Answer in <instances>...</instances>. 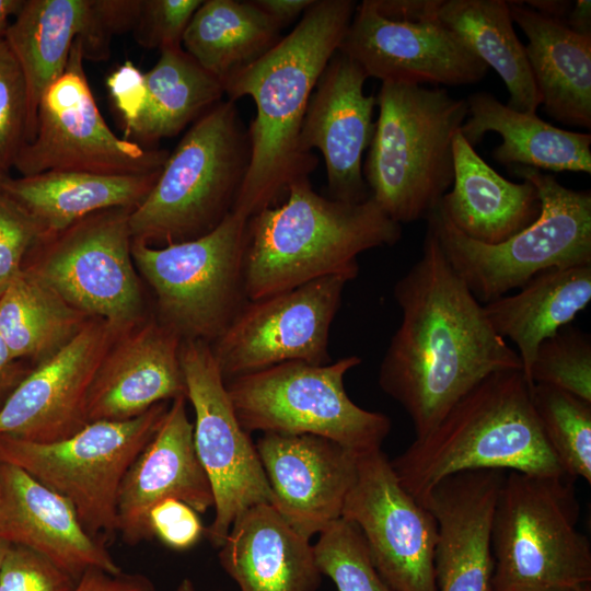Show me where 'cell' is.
<instances>
[{
    "mask_svg": "<svg viewBox=\"0 0 591 591\" xmlns=\"http://www.w3.org/2000/svg\"><path fill=\"white\" fill-rule=\"evenodd\" d=\"M402 320L382 359L379 385L409 416L416 438L488 375L521 370L519 354L427 229L421 257L394 286Z\"/></svg>",
    "mask_w": 591,
    "mask_h": 591,
    "instance_id": "1",
    "label": "cell"
},
{
    "mask_svg": "<svg viewBox=\"0 0 591 591\" xmlns=\"http://www.w3.org/2000/svg\"><path fill=\"white\" fill-rule=\"evenodd\" d=\"M356 7L352 0H315L287 36L224 80L228 100L251 96L256 105L247 127L250 165L232 212L248 219L275 206L292 182L314 171L316 157L300 148L302 123Z\"/></svg>",
    "mask_w": 591,
    "mask_h": 591,
    "instance_id": "2",
    "label": "cell"
},
{
    "mask_svg": "<svg viewBox=\"0 0 591 591\" xmlns=\"http://www.w3.org/2000/svg\"><path fill=\"white\" fill-rule=\"evenodd\" d=\"M286 195L283 204L247 219L244 278L248 300L328 276L352 280L361 253L393 245L402 236L401 224L371 197L357 204L327 198L312 188L309 177L292 182Z\"/></svg>",
    "mask_w": 591,
    "mask_h": 591,
    "instance_id": "3",
    "label": "cell"
},
{
    "mask_svg": "<svg viewBox=\"0 0 591 591\" xmlns=\"http://www.w3.org/2000/svg\"><path fill=\"white\" fill-rule=\"evenodd\" d=\"M521 370L488 375L391 465L420 503L448 476L476 470L565 475L537 421Z\"/></svg>",
    "mask_w": 591,
    "mask_h": 591,
    "instance_id": "4",
    "label": "cell"
},
{
    "mask_svg": "<svg viewBox=\"0 0 591 591\" xmlns=\"http://www.w3.org/2000/svg\"><path fill=\"white\" fill-rule=\"evenodd\" d=\"M376 105L362 166L370 197L398 224L427 219L453 183V139L467 102L444 88L384 81Z\"/></svg>",
    "mask_w": 591,
    "mask_h": 591,
    "instance_id": "5",
    "label": "cell"
},
{
    "mask_svg": "<svg viewBox=\"0 0 591 591\" xmlns=\"http://www.w3.org/2000/svg\"><path fill=\"white\" fill-rule=\"evenodd\" d=\"M250 160L247 127L235 102L222 100L193 123L130 213L132 240L167 245L216 229L233 210Z\"/></svg>",
    "mask_w": 591,
    "mask_h": 591,
    "instance_id": "6",
    "label": "cell"
},
{
    "mask_svg": "<svg viewBox=\"0 0 591 591\" xmlns=\"http://www.w3.org/2000/svg\"><path fill=\"white\" fill-rule=\"evenodd\" d=\"M572 478L510 471L491 525L493 591H567L591 583Z\"/></svg>",
    "mask_w": 591,
    "mask_h": 591,
    "instance_id": "7",
    "label": "cell"
},
{
    "mask_svg": "<svg viewBox=\"0 0 591 591\" xmlns=\"http://www.w3.org/2000/svg\"><path fill=\"white\" fill-rule=\"evenodd\" d=\"M510 169L535 186L541 212L506 241L486 244L467 237L439 206L426 219L452 268L482 304L520 289L540 273L591 265L590 190L568 188L537 169Z\"/></svg>",
    "mask_w": 591,
    "mask_h": 591,
    "instance_id": "8",
    "label": "cell"
},
{
    "mask_svg": "<svg viewBox=\"0 0 591 591\" xmlns=\"http://www.w3.org/2000/svg\"><path fill=\"white\" fill-rule=\"evenodd\" d=\"M360 363L355 355L322 366L283 362L225 381V387L246 432L314 434L361 455L381 449L391 420L346 393L344 378Z\"/></svg>",
    "mask_w": 591,
    "mask_h": 591,
    "instance_id": "9",
    "label": "cell"
},
{
    "mask_svg": "<svg viewBox=\"0 0 591 591\" xmlns=\"http://www.w3.org/2000/svg\"><path fill=\"white\" fill-rule=\"evenodd\" d=\"M247 218L231 212L199 237L155 247L132 240L131 255L155 299L157 318L182 340L212 344L247 302Z\"/></svg>",
    "mask_w": 591,
    "mask_h": 591,
    "instance_id": "10",
    "label": "cell"
},
{
    "mask_svg": "<svg viewBox=\"0 0 591 591\" xmlns=\"http://www.w3.org/2000/svg\"><path fill=\"white\" fill-rule=\"evenodd\" d=\"M170 402L121 421H91L74 434L35 442L0 434V463L18 466L63 496L95 538L116 534L123 478L155 433Z\"/></svg>",
    "mask_w": 591,
    "mask_h": 591,
    "instance_id": "11",
    "label": "cell"
},
{
    "mask_svg": "<svg viewBox=\"0 0 591 591\" xmlns=\"http://www.w3.org/2000/svg\"><path fill=\"white\" fill-rule=\"evenodd\" d=\"M134 210H102L39 236L22 269L88 316L105 321L119 333L132 328L151 315L131 255Z\"/></svg>",
    "mask_w": 591,
    "mask_h": 591,
    "instance_id": "12",
    "label": "cell"
},
{
    "mask_svg": "<svg viewBox=\"0 0 591 591\" xmlns=\"http://www.w3.org/2000/svg\"><path fill=\"white\" fill-rule=\"evenodd\" d=\"M77 37L63 73L40 97L34 138L13 169L21 176L51 170L111 175L160 172L170 154L119 138L104 120L86 79Z\"/></svg>",
    "mask_w": 591,
    "mask_h": 591,
    "instance_id": "13",
    "label": "cell"
},
{
    "mask_svg": "<svg viewBox=\"0 0 591 591\" xmlns=\"http://www.w3.org/2000/svg\"><path fill=\"white\" fill-rule=\"evenodd\" d=\"M186 397L194 413V445L213 494L215 517L206 529L219 548L247 509L273 505V494L250 433L240 424L210 344L182 340Z\"/></svg>",
    "mask_w": 591,
    "mask_h": 591,
    "instance_id": "14",
    "label": "cell"
},
{
    "mask_svg": "<svg viewBox=\"0 0 591 591\" xmlns=\"http://www.w3.org/2000/svg\"><path fill=\"white\" fill-rule=\"evenodd\" d=\"M343 276L247 300L210 348L224 381L283 362L329 363L331 325L343 291Z\"/></svg>",
    "mask_w": 591,
    "mask_h": 591,
    "instance_id": "15",
    "label": "cell"
},
{
    "mask_svg": "<svg viewBox=\"0 0 591 591\" xmlns=\"http://www.w3.org/2000/svg\"><path fill=\"white\" fill-rule=\"evenodd\" d=\"M341 518L358 528L373 566L394 590L437 591L436 519L404 489L381 449L358 456Z\"/></svg>",
    "mask_w": 591,
    "mask_h": 591,
    "instance_id": "16",
    "label": "cell"
},
{
    "mask_svg": "<svg viewBox=\"0 0 591 591\" xmlns=\"http://www.w3.org/2000/svg\"><path fill=\"white\" fill-rule=\"evenodd\" d=\"M368 78L450 86L479 82L488 67L438 18L409 21L380 14L370 0L357 4L338 48Z\"/></svg>",
    "mask_w": 591,
    "mask_h": 591,
    "instance_id": "17",
    "label": "cell"
},
{
    "mask_svg": "<svg viewBox=\"0 0 591 591\" xmlns=\"http://www.w3.org/2000/svg\"><path fill=\"white\" fill-rule=\"evenodd\" d=\"M120 334L92 318L62 349L32 367L0 407V434L53 442L85 427L91 385Z\"/></svg>",
    "mask_w": 591,
    "mask_h": 591,
    "instance_id": "18",
    "label": "cell"
},
{
    "mask_svg": "<svg viewBox=\"0 0 591 591\" xmlns=\"http://www.w3.org/2000/svg\"><path fill=\"white\" fill-rule=\"evenodd\" d=\"M362 68L337 50L310 97L300 132L306 154L317 149L325 162L329 198L362 202L370 198L362 155L372 141L376 96L366 95Z\"/></svg>",
    "mask_w": 591,
    "mask_h": 591,
    "instance_id": "19",
    "label": "cell"
},
{
    "mask_svg": "<svg viewBox=\"0 0 591 591\" xmlns=\"http://www.w3.org/2000/svg\"><path fill=\"white\" fill-rule=\"evenodd\" d=\"M255 447L271 489V506L298 533L311 540L341 518L359 455L314 434L267 432Z\"/></svg>",
    "mask_w": 591,
    "mask_h": 591,
    "instance_id": "20",
    "label": "cell"
},
{
    "mask_svg": "<svg viewBox=\"0 0 591 591\" xmlns=\"http://www.w3.org/2000/svg\"><path fill=\"white\" fill-rule=\"evenodd\" d=\"M186 402V396H178L170 403L155 433L123 478L116 532L128 545L152 538L148 515L163 499H179L198 513L213 507L211 485L195 450L194 424Z\"/></svg>",
    "mask_w": 591,
    "mask_h": 591,
    "instance_id": "21",
    "label": "cell"
},
{
    "mask_svg": "<svg viewBox=\"0 0 591 591\" xmlns=\"http://www.w3.org/2000/svg\"><path fill=\"white\" fill-rule=\"evenodd\" d=\"M506 472L476 470L439 482L421 503L433 514L437 591H493L491 525Z\"/></svg>",
    "mask_w": 591,
    "mask_h": 591,
    "instance_id": "22",
    "label": "cell"
},
{
    "mask_svg": "<svg viewBox=\"0 0 591 591\" xmlns=\"http://www.w3.org/2000/svg\"><path fill=\"white\" fill-rule=\"evenodd\" d=\"M182 339L153 314L120 334L100 364L88 397L89 421L136 418L186 396Z\"/></svg>",
    "mask_w": 591,
    "mask_h": 591,
    "instance_id": "23",
    "label": "cell"
},
{
    "mask_svg": "<svg viewBox=\"0 0 591 591\" xmlns=\"http://www.w3.org/2000/svg\"><path fill=\"white\" fill-rule=\"evenodd\" d=\"M0 537L45 556L76 581L92 568L121 572L69 500L7 463H0Z\"/></svg>",
    "mask_w": 591,
    "mask_h": 591,
    "instance_id": "24",
    "label": "cell"
},
{
    "mask_svg": "<svg viewBox=\"0 0 591 591\" xmlns=\"http://www.w3.org/2000/svg\"><path fill=\"white\" fill-rule=\"evenodd\" d=\"M218 558L240 591H316L322 582L310 538L269 503L236 518Z\"/></svg>",
    "mask_w": 591,
    "mask_h": 591,
    "instance_id": "25",
    "label": "cell"
},
{
    "mask_svg": "<svg viewBox=\"0 0 591 591\" xmlns=\"http://www.w3.org/2000/svg\"><path fill=\"white\" fill-rule=\"evenodd\" d=\"M453 187L439 207L464 235L486 244H498L533 223L541 212L535 186L523 179L513 183L490 167L464 139H453Z\"/></svg>",
    "mask_w": 591,
    "mask_h": 591,
    "instance_id": "26",
    "label": "cell"
},
{
    "mask_svg": "<svg viewBox=\"0 0 591 591\" xmlns=\"http://www.w3.org/2000/svg\"><path fill=\"white\" fill-rule=\"evenodd\" d=\"M524 46L541 104L566 125L591 128V34L578 33L523 1H508Z\"/></svg>",
    "mask_w": 591,
    "mask_h": 591,
    "instance_id": "27",
    "label": "cell"
},
{
    "mask_svg": "<svg viewBox=\"0 0 591 591\" xmlns=\"http://www.w3.org/2000/svg\"><path fill=\"white\" fill-rule=\"evenodd\" d=\"M161 171L111 175L51 170L14 178L9 176L0 192L33 218L43 236L102 210L136 209L153 188Z\"/></svg>",
    "mask_w": 591,
    "mask_h": 591,
    "instance_id": "28",
    "label": "cell"
},
{
    "mask_svg": "<svg viewBox=\"0 0 591 591\" xmlns=\"http://www.w3.org/2000/svg\"><path fill=\"white\" fill-rule=\"evenodd\" d=\"M461 135L474 148L488 131L499 134L493 158L508 167L520 165L555 172L591 173V135L557 128L536 113L515 111L489 92L467 99Z\"/></svg>",
    "mask_w": 591,
    "mask_h": 591,
    "instance_id": "29",
    "label": "cell"
},
{
    "mask_svg": "<svg viewBox=\"0 0 591 591\" xmlns=\"http://www.w3.org/2000/svg\"><path fill=\"white\" fill-rule=\"evenodd\" d=\"M590 301L591 265H584L540 273L518 293L483 308L494 331L517 346L528 382L538 345L566 327Z\"/></svg>",
    "mask_w": 591,
    "mask_h": 591,
    "instance_id": "30",
    "label": "cell"
},
{
    "mask_svg": "<svg viewBox=\"0 0 591 591\" xmlns=\"http://www.w3.org/2000/svg\"><path fill=\"white\" fill-rule=\"evenodd\" d=\"M91 16V0H23L7 27L3 37L26 83V142L36 132L42 95L63 73L73 43L85 35Z\"/></svg>",
    "mask_w": 591,
    "mask_h": 591,
    "instance_id": "31",
    "label": "cell"
},
{
    "mask_svg": "<svg viewBox=\"0 0 591 591\" xmlns=\"http://www.w3.org/2000/svg\"><path fill=\"white\" fill-rule=\"evenodd\" d=\"M439 20L502 79L508 106L536 113L541 97L505 0H441Z\"/></svg>",
    "mask_w": 591,
    "mask_h": 591,
    "instance_id": "32",
    "label": "cell"
},
{
    "mask_svg": "<svg viewBox=\"0 0 591 591\" xmlns=\"http://www.w3.org/2000/svg\"><path fill=\"white\" fill-rule=\"evenodd\" d=\"M280 31L253 0H202L182 45L223 83L270 50L280 40Z\"/></svg>",
    "mask_w": 591,
    "mask_h": 591,
    "instance_id": "33",
    "label": "cell"
},
{
    "mask_svg": "<svg viewBox=\"0 0 591 591\" xmlns=\"http://www.w3.org/2000/svg\"><path fill=\"white\" fill-rule=\"evenodd\" d=\"M90 320L23 269L0 297V332L13 357L32 367L62 349Z\"/></svg>",
    "mask_w": 591,
    "mask_h": 591,
    "instance_id": "34",
    "label": "cell"
},
{
    "mask_svg": "<svg viewBox=\"0 0 591 591\" xmlns=\"http://www.w3.org/2000/svg\"><path fill=\"white\" fill-rule=\"evenodd\" d=\"M144 82L146 105L128 135L146 143L176 136L225 94L222 81L182 46L160 50L158 62L144 72Z\"/></svg>",
    "mask_w": 591,
    "mask_h": 591,
    "instance_id": "35",
    "label": "cell"
},
{
    "mask_svg": "<svg viewBox=\"0 0 591 591\" xmlns=\"http://www.w3.org/2000/svg\"><path fill=\"white\" fill-rule=\"evenodd\" d=\"M531 402L542 432L568 477L591 483V402L535 383Z\"/></svg>",
    "mask_w": 591,
    "mask_h": 591,
    "instance_id": "36",
    "label": "cell"
},
{
    "mask_svg": "<svg viewBox=\"0 0 591 591\" xmlns=\"http://www.w3.org/2000/svg\"><path fill=\"white\" fill-rule=\"evenodd\" d=\"M318 569L337 591H396L376 571L358 528L340 518L313 545Z\"/></svg>",
    "mask_w": 591,
    "mask_h": 591,
    "instance_id": "37",
    "label": "cell"
},
{
    "mask_svg": "<svg viewBox=\"0 0 591 591\" xmlns=\"http://www.w3.org/2000/svg\"><path fill=\"white\" fill-rule=\"evenodd\" d=\"M528 383L555 386L591 402V341L589 335L563 327L537 347Z\"/></svg>",
    "mask_w": 591,
    "mask_h": 591,
    "instance_id": "38",
    "label": "cell"
},
{
    "mask_svg": "<svg viewBox=\"0 0 591 591\" xmlns=\"http://www.w3.org/2000/svg\"><path fill=\"white\" fill-rule=\"evenodd\" d=\"M27 90L4 37L0 38V166L9 173L26 143Z\"/></svg>",
    "mask_w": 591,
    "mask_h": 591,
    "instance_id": "39",
    "label": "cell"
},
{
    "mask_svg": "<svg viewBox=\"0 0 591 591\" xmlns=\"http://www.w3.org/2000/svg\"><path fill=\"white\" fill-rule=\"evenodd\" d=\"M202 0H141L132 31L136 42L148 49L179 47L185 31Z\"/></svg>",
    "mask_w": 591,
    "mask_h": 591,
    "instance_id": "40",
    "label": "cell"
},
{
    "mask_svg": "<svg viewBox=\"0 0 591 591\" xmlns=\"http://www.w3.org/2000/svg\"><path fill=\"white\" fill-rule=\"evenodd\" d=\"M78 581L45 556L11 544L1 573L0 591H73Z\"/></svg>",
    "mask_w": 591,
    "mask_h": 591,
    "instance_id": "41",
    "label": "cell"
},
{
    "mask_svg": "<svg viewBox=\"0 0 591 591\" xmlns=\"http://www.w3.org/2000/svg\"><path fill=\"white\" fill-rule=\"evenodd\" d=\"M39 236L33 218L0 192V297L22 270L28 250Z\"/></svg>",
    "mask_w": 591,
    "mask_h": 591,
    "instance_id": "42",
    "label": "cell"
},
{
    "mask_svg": "<svg viewBox=\"0 0 591 591\" xmlns=\"http://www.w3.org/2000/svg\"><path fill=\"white\" fill-rule=\"evenodd\" d=\"M140 7L141 0H91V23L84 37L79 38L84 60L108 59L112 38L134 31Z\"/></svg>",
    "mask_w": 591,
    "mask_h": 591,
    "instance_id": "43",
    "label": "cell"
},
{
    "mask_svg": "<svg viewBox=\"0 0 591 591\" xmlns=\"http://www.w3.org/2000/svg\"><path fill=\"white\" fill-rule=\"evenodd\" d=\"M152 537L174 551H187L206 534V529L196 512L186 502L166 498L154 505L148 515Z\"/></svg>",
    "mask_w": 591,
    "mask_h": 591,
    "instance_id": "44",
    "label": "cell"
},
{
    "mask_svg": "<svg viewBox=\"0 0 591 591\" xmlns=\"http://www.w3.org/2000/svg\"><path fill=\"white\" fill-rule=\"evenodd\" d=\"M106 84L128 135L146 105L144 73L127 60L108 76Z\"/></svg>",
    "mask_w": 591,
    "mask_h": 591,
    "instance_id": "45",
    "label": "cell"
},
{
    "mask_svg": "<svg viewBox=\"0 0 591 591\" xmlns=\"http://www.w3.org/2000/svg\"><path fill=\"white\" fill-rule=\"evenodd\" d=\"M73 591H155L152 581L140 573H109L89 569L78 580Z\"/></svg>",
    "mask_w": 591,
    "mask_h": 591,
    "instance_id": "46",
    "label": "cell"
},
{
    "mask_svg": "<svg viewBox=\"0 0 591 591\" xmlns=\"http://www.w3.org/2000/svg\"><path fill=\"white\" fill-rule=\"evenodd\" d=\"M31 368L13 357L0 332V407Z\"/></svg>",
    "mask_w": 591,
    "mask_h": 591,
    "instance_id": "47",
    "label": "cell"
},
{
    "mask_svg": "<svg viewBox=\"0 0 591 591\" xmlns=\"http://www.w3.org/2000/svg\"><path fill=\"white\" fill-rule=\"evenodd\" d=\"M315 0H253L280 28L303 14Z\"/></svg>",
    "mask_w": 591,
    "mask_h": 591,
    "instance_id": "48",
    "label": "cell"
},
{
    "mask_svg": "<svg viewBox=\"0 0 591 591\" xmlns=\"http://www.w3.org/2000/svg\"><path fill=\"white\" fill-rule=\"evenodd\" d=\"M564 24L578 33L591 34V1H575Z\"/></svg>",
    "mask_w": 591,
    "mask_h": 591,
    "instance_id": "49",
    "label": "cell"
},
{
    "mask_svg": "<svg viewBox=\"0 0 591 591\" xmlns=\"http://www.w3.org/2000/svg\"><path fill=\"white\" fill-rule=\"evenodd\" d=\"M523 3L547 18L564 23L573 2L568 0H531L523 1Z\"/></svg>",
    "mask_w": 591,
    "mask_h": 591,
    "instance_id": "50",
    "label": "cell"
},
{
    "mask_svg": "<svg viewBox=\"0 0 591 591\" xmlns=\"http://www.w3.org/2000/svg\"><path fill=\"white\" fill-rule=\"evenodd\" d=\"M23 4V0H0V38Z\"/></svg>",
    "mask_w": 591,
    "mask_h": 591,
    "instance_id": "51",
    "label": "cell"
},
{
    "mask_svg": "<svg viewBox=\"0 0 591 591\" xmlns=\"http://www.w3.org/2000/svg\"><path fill=\"white\" fill-rule=\"evenodd\" d=\"M175 591H199V590L196 588V586L190 579L185 578L178 583Z\"/></svg>",
    "mask_w": 591,
    "mask_h": 591,
    "instance_id": "52",
    "label": "cell"
},
{
    "mask_svg": "<svg viewBox=\"0 0 591 591\" xmlns=\"http://www.w3.org/2000/svg\"><path fill=\"white\" fill-rule=\"evenodd\" d=\"M10 545L11 543L0 537V573H1L2 565H3L4 558H5V555L8 553Z\"/></svg>",
    "mask_w": 591,
    "mask_h": 591,
    "instance_id": "53",
    "label": "cell"
},
{
    "mask_svg": "<svg viewBox=\"0 0 591 591\" xmlns=\"http://www.w3.org/2000/svg\"><path fill=\"white\" fill-rule=\"evenodd\" d=\"M9 177V173L0 166V186Z\"/></svg>",
    "mask_w": 591,
    "mask_h": 591,
    "instance_id": "54",
    "label": "cell"
},
{
    "mask_svg": "<svg viewBox=\"0 0 591 591\" xmlns=\"http://www.w3.org/2000/svg\"><path fill=\"white\" fill-rule=\"evenodd\" d=\"M567 591H591V583L590 584H584V586H581L579 588H575V589H571V590H567Z\"/></svg>",
    "mask_w": 591,
    "mask_h": 591,
    "instance_id": "55",
    "label": "cell"
}]
</instances>
